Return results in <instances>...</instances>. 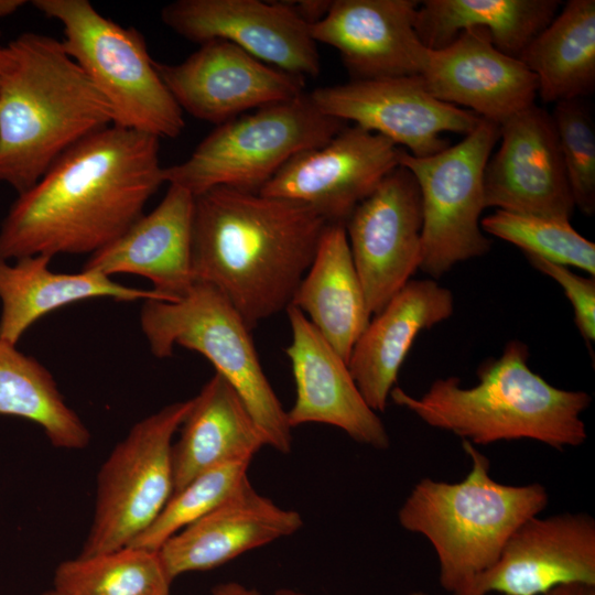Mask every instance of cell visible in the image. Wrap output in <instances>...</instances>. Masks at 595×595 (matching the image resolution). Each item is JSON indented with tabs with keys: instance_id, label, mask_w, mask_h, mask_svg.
Masks as SVG:
<instances>
[{
	"instance_id": "6da1fadb",
	"label": "cell",
	"mask_w": 595,
	"mask_h": 595,
	"mask_svg": "<svg viewBox=\"0 0 595 595\" xmlns=\"http://www.w3.org/2000/svg\"><path fill=\"white\" fill-rule=\"evenodd\" d=\"M158 137L115 125L64 152L0 227V258L89 256L142 215L164 181Z\"/></svg>"
},
{
	"instance_id": "7a4b0ae2",
	"label": "cell",
	"mask_w": 595,
	"mask_h": 595,
	"mask_svg": "<svg viewBox=\"0 0 595 595\" xmlns=\"http://www.w3.org/2000/svg\"><path fill=\"white\" fill-rule=\"evenodd\" d=\"M326 226L296 202L210 188L194 196V280L218 290L252 331L291 304Z\"/></svg>"
},
{
	"instance_id": "3957f363",
	"label": "cell",
	"mask_w": 595,
	"mask_h": 595,
	"mask_svg": "<svg viewBox=\"0 0 595 595\" xmlns=\"http://www.w3.org/2000/svg\"><path fill=\"white\" fill-rule=\"evenodd\" d=\"M113 125V111L62 40L24 32L6 44L0 182L30 190L69 148Z\"/></svg>"
},
{
	"instance_id": "277c9868",
	"label": "cell",
	"mask_w": 595,
	"mask_h": 595,
	"mask_svg": "<svg viewBox=\"0 0 595 595\" xmlns=\"http://www.w3.org/2000/svg\"><path fill=\"white\" fill-rule=\"evenodd\" d=\"M528 360V346L513 339L499 357L478 367L475 386L465 388L459 378L446 377L434 380L421 397L393 387L390 398L428 425L473 445L523 439L555 450L583 444L587 433L581 415L591 396L552 386Z\"/></svg>"
},
{
	"instance_id": "5b68a950",
	"label": "cell",
	"mask_w": 595,
	"mask_h": 595,
	"mask_svg": "<svg viewBox=\"0 0 595 595\" xmlns=\"http://www.w3.org/2000/svg\"><path fill=\"white\" fill-rule=\"evenodd\" d=\"M462 445L472 461L467 476L457 483L422 478L398 512L403 529L432 544L440 585L452 595L490 569L512 533L549 502L541 484L496 482L489 459L470 442Z\"/></svg>"
},
{
	"instance_id": "8992f818",
	"label": "cell",
	"mask_w": 595,
	"mask_h": 595,
	"mask_svg": "<svg viewBox=\"0 0 595 595\" xmlns=\"http://www.w3.org/2000/svg\"><path fill=\"white\" fill-rule=\"evenodd\" d=\"M140 325L158 358L171 357L175 346L207 358L241 398L267 445L290 453L292 428L262 369L251 329L218 290L195 281L177 301L147 300Z\"/></svg>"
},
{
	"instance_id": "52a82bcc",
	"label": "cell",
	"mask_w": 595,
	"mask_h": 595,
	"mask_svg": "<svg viewBox=\"0 0 595 595\" xmlns=\"http://www.w3.org/2000/svg\"><path fill=\"white\" fill-rule=\"evenodd\" d=\"M347 126L323 113L309 93L216 126L164 181L194 196L215 187L260 193L296 153L317 148Z\"/></svg>"
},
{
	"instance_id": "ba28073f",
	"label": "cell",
	"mask_w": 595,
	"mask_h": 595,
	"mask_svg": "<svg viewBox=\"0 0 595 595\" xmlns=\"http://www.w3.org/2000/svg\"><path fill=\"white\" fill-rule=\"evenodd\" d=\"M62 24L66 52L113 111V125L160 138H176L183 111L160 78L144 37L104 17L88 0H34Z\"/></svg>"
},
{
	"instance_id": "9c48e42d",
	"label": "cell",
	"mask_w": 595,
	"mask_h": 595,
	"mask_svg": "<svg viewBox=\"0 0 595 595\" xmlns=\"http://www.w3.org/2000/svg\"><path fill=\"white\" fill-rule=\"evenodd\" d=\"M498 140L499 125L482 119L461 142L433 155L416 158L401 150L399 165L413 174L421 194L420 270L434 280L490 250L480 215L486 208L484 172Z\"/></svg>"
},
{
	"instance_id": "30bf717a",
	"label": "cell",
	"mask_w": 595,
	"mask_h": 595,
	"mask_svg": "<svg viewBox=\"0 0 595 595\" xmlns=\"http://www.w3.org/2000/svg\"><path fill=\"white\" fill-rule=\"evenodd\" d=\"M192 399L138 421L113 447L97 476L93 522L80 556L129 545L158 518L173 485L172 445Z\"/></svg>"
},
{
	"instance_id": "8fae6325",
	"label": "cell",
	"mask_w": 595,
	"mask_h": 595,
	"mask_svg": "<svg viewBox=\"0 0 595 595\" xmlns=\"http://www.w3.org/2000/svg\"><path fill=\"white\" fill-rule=\"evenodd\" d=\"M325 115L353 121L378 133L416 158L445 148V132L470 133L482 121L478 115L443 102L426 89L420 75L350 80L309 93Z\"/></svg>"
},
{
	"instance_id": "7c38bea8",
	"label": "cell",
	"mask_w": 595,
	"mask_h": 595,
	"mask_svg": "<svg viewBox=\"0 0 595 595\" xmlns=\"http://www.w3.org/2000/svg\"><path fill=\"white\" fill-rule=\"evenodd\" d=\"M422 225L420 188L401 165L346 220L350 253L371 315L420 269Z\"/></svg>"
},
{
	"instance_id": "4fadbf2b",
	"label": "cell",
	"mask_w": 595,
	"mask_h": 595,
	"mask_svg": "<svg viewBox=\"0 0 595 595\" xmlns=\"http://www.w3.org/2000/svg\"><path fill=\"white\" fill-rule=\"evenodd\" d=\"M402 148L389 139L346 126L325 144L292 156L261 194L309 206L327 224H343L396 167Z\"/></svg>"
},
{
	"instance_id": "5bb4252c",
	"label": "cell",
	"mask_w": 595,
	"mask_h": 595,
	"mask_svg": "<svg viewBox=\"0 0 595 595\" xmlns=\"http://www.w3.org/2000/svg\"><path fill=\"white\" fill-rule=\"evenodd\" d=\"M162 22L187 41H228L259 61L298 75L321 71L310 24L292 2L176 0L161 10Z\"/></svg>"
},
{
	"instance_id": "9a60e30c",
	"label": "cell",
	"mask_w": 595,
	"mask_h": 595,
	"mask_svg": "<svg viewBox=\"0 0 595 595\" xmlns=\"http://www.w3.org/2000/svg\"><path fill=\"white\" fill-rule=\"evenodd\" d=\"M154 66L183 112L216 126L304 93L305 78L220 39L199 44L181 63L154 61Z\"/></svg>"
},
{
	"instance_id": "2e32d148",
	"label": "cell",
	"mask_w": 595,
	"mask_h": 595,
	"mask_svg": "<svg viewBox=\"0 0 595 595\" xmlns=\"http://www.w3.org/2000/svg\"><path fill=\"white\" fill-rule=\"evenodd\" d=\"M484 172L485 206L570 219L575 203L551 113L536 104L499 125Z\"/></svg>"
},
{
	"instance_id": "e0dca14e",
	"label": "cell",
	"mask_w": 595,
	"mask_h": 595,
	"mask_svg": "<svg viewBox=\"0 0 595 595\" xmlns=\"http://www.w3.org/2000/svg\"><path fill=\"white\" fill-rule=\"evenodd\" d=\"M567 583L595 585V521L585 513L528 519L462 595H543Z\"/></svg>"
},
{
	"instance_id": "ac0fdd59",
	"label": "cell",
	"mask_w": 595,
	"mask_h": 595,
	"mask_svg": "<svg viewBox=\"0 0 595 595\" xmlns=\"http://www.w3.org/2000/svg\"><path fill=\"white\" fill-rule=\"evenodd\" d=\"M415 0H334L310 24L316 43L334 47L350 80L420 75L428 47L415 31Z\"/></svg>"
},
{
	"instance_id": "d6986e66",
	"label": "cell",
	"mask_w": 595,
	"mask_h": 595,
	"mask_svg": "<svg viewBox=\"0 0 595 595\" xmlns=\"http://www.w3.org/2000/svg\"><path fill=\"white\" fill-rule=\"evenodd\" d=\"M285 312L292 332L285 353L295 382V400L286 411L290 426L328 424L360 444L387 450V429L363 398L347 363L298 307L290 304Z\"/></svg>"
},
{
	"instance_id": "ffe728a7",
	"label": "cell",
	"mask_w": 595,
	"mask_h": 595,
	"mask_svg": "<svg viewBox=\"0 0 595 595\" xmlns=\"http://www.w3.org/2000/svg\"><path fill=\"white\" fill-rule=\"evenodd\" d=\"M420 76L436 99L467 107L497 125L534 104L538 96L536 75L520 60L497 50L483 29L462 31L448 45L428 48Z\"/></svg>"
},
{
	"instance_id": "44dd1931",
	"label": "cell",
	"mask_w": 595,
	"mask_h": 595,
	"mask_svg": "<svg viewBox=\"0 0 595 595\" xmlns=\"http://www.w3.org/2000/svg\"><path fill=\"white\" fill-rule=\"evenodd\" d=\"M194 195L169 185L149 214H143L120 237L90 255L83 270L107 277H144L165 301L181 299L195 282L191 262Z\"/></svg>"
},
{
	"instance_id": "7402d4cb",
	"label": "cell",
	"mask_w": 595,
	"mask_h": 595,
	"mask_svg": "<svg viewBox=\"0 0 595 595\" xmlns=\"http://www.w3.org/2000/svg\"><path fill=\"white\" fill-rule=\"evenodd\" d=\"M301 515L277 506L249 484L230 499L188 524L158 550L171 581L212 570L250 550L301 529Z\"/></svg>"
},
{
	"instance_id": "603a6c76",
	"label": "cell",
	"mask_w": 595,
	"mask_h": 595,
	"mask_svg": "<svg viewBox=\"0 0 595 595\" xmlns=\"http://www.w3.org/2000/svg\"><path fill=\"white\" fill-rule=\"evenodd\" d=\"M454 312L450 289L434 279L410 280L375 314L353 347L347 363L367 404L383 412L399 370L418 334Z\"/></svg>"
},
{
	"instance_id": "cb8c5ba5",
	"label": "cell",
	"mask_w": 595,
	"mask_h": 595,
	"mask_svg": "<svg viewBox=\"0 0 595 595\" xmlns=\"http://www.w3.org/2000/svg\"><path fill=\"white\" fill-rule=\"evenodd\" d=\"M178 430L180 437L172 445L173 494L212 467L251 462L267 445L241 398L217 372L192 398Z\"/></svg>"
},
{
	"instance_id": "d4e9b609",
	"label": "cell",
	"mask_w": 595,
	"mask_h": 595,
	"mask_svg": "<svg viewBox=\"0 0 595 595\" xmlns=\"http://www.w3.org/2000/svg\"><path fill=\"white\" fill-rule=\"evenodd\" d=\"M52 257L28 256L14 264L0 258V342L15 345L37 320L68 304L96 298L117 301L161 300L159 293L127 286L96 271L60 273Z\"/></svg>"
},
{
	"instance_id": "484cf974",
	"label": "cell",
	"mask_w": 595,
	"mask_h": 595,
	"mask_svg": "<svg viewBox=\"0 0 595 595\" xmlns=\"http://www.w3.org/2000/svg\"><path fill=\"white\" fill-rule=\"evenodd\" d=\"M291 304L348 363L371 314L343 224H327Z\"/></svg>"
},
{
	"instance_id": "4316f807",
	"label": "cell",
	"mask_w": 595,
	"mask_h": 595,
	"mask_svg": "<svg viewBox=\"0 0 595 595\" xmlns=\"http://www.w3.org/2000/svg\"><path fill=\"white\" fill-rule=\"evenodd\" d=\"M558 0H425L420 2L415 31L430 50L448 45L465 30L483 29L494 46L518 58L555 18Z\"/></svg>"
},
{
	"instance_id": "83f0119b",
	"label": "cell",
	"mask_w": 595,
	"mask_h": 595,
	"mask_svg": "<svg viewBox=\"0 0 595 595\" xmlns=\"http://www.w3.org/2000/svg\"><path fill=\"white\" fill-rule=\"evenodd\" d=\"M544 102L578 99L595 90V1L570 0L521 52Z\"/></svg>"
},
{
	"instance_id": "f1b7e54d",
	"label": "cell",
	"mask_w": 595,
	"mask_h": 595,
	"mask_svg": "<svg viewBox=\"0 0 595 595\" xmlns=\"http://www.w3.org/2000/svg\"><path fill=\"white\" fill-rule=\"evenodd\" d=\"M0 415L37 424L57 448L83 450L90 442L88 428L65 402L51 372L4 342H0Z\"/></svg>"
},
{
	"instance_id": "f546056e",
	"label": "cell",
	"mask_w": 595,
	"mask_h": 595,
	"mask_svg": "<svg viewBox=\"0 0 595 595\" xmlns=\"http://www.w3.org/2000/svg\"><path fill=\"white\" fill-rule=\"evenodd\" d=\"M158 551L131 545L61 562L53 589L61 595H170Z\"/></svg>"
},
{
	"instance_id": "4dcf8cb0",
	"label": "cell",
	"mask_w": 595,
	"mask_h": 595,
	"mask_svg": "<svg viewBox=\"0 0 595 595\" xmlns=\"http://www.w3.org/2000/svg\"><path fill=\"white\" fill-rule=\"evenodd\" d=\"M480 227L485 234L517 246L526 255L595 275V244L576 231L570 219L496 209L480 219Z\"/></svg>"
},
{
	"instance_id": "1f68e13d",
	"label": "cell",
	"mask_w": 595,
	"mask_h": 595,
	"mask_svg": "<svg viewBox=\"0 0 595 595\" xmlns=\"http://www.w3.org/2000/svg\"><path fill=\"white\" fill-rule=\"evenodd\" d=\"M250 461L212 467L175 491L152 524L129 545L158 551L172 536L204 517L250 484Z\"/></svg>"
},
{
	"instance_id": "d6a6232c",
	"label": "cell",
	"mask_w": 595,
	"mask_h": 595,
	"mask_svg": "<svg viewBox=\"0 0 595 595\" xmlns=\"http://www.w3.org/2000/svg\"><path fill=\"white\" fill-rule=\"evenodd\" d=\"M575 207L595 213V126L582 98L555 104L551 113Z\"/></svg>"
},
{
	"instance_id": "836d02e7",
	"label": "cell",
	"mask_w": 595,
	"mask_h": 595,
	"mask_svg": "<svg viewBox=\"0 0 595 595\" xmlns=\"http://www.w3.org/2000/svg\"><path fill=\"white\" fill-rule=\"evenodd\" d=\"M528 261L540 272L552 278L563 289L574 311V322L587 343L595 340V279L582 277L569 267L554 263L533 255Z\"/></svg>"
},
{
	"instance_id": "e575fe53",
	"label": "cell",
	"mask_w": 595,
	"mask_h": 595,
	"mask_svg": "<svg viewBox=\"0 0 595 595\" xmlns=\"http://www.w3.org/2000/svg\"><path fill=\"white\" fill-rule=\"evenodd\" d=\"M543 595H595V585L585 583H567L549 589Z\"/></svg>"
},
{
	"instance_id": "d590c367",
	"label": "cell",
	"mask_w": 595,
	"mask_h": 595,
	"mask_svg": "<svg viewBox=\"0 0 595 595\" xmlns=\"http://www.w3.org/2000/svg\"><path fill=\"white\" fill-rule=\"evenodd\" d=\"M210 595H260L255 588L247 587L238 582L221 583L213 588Z\"/></svg>"
},
{
	"instance_id": "8d00e7d4",
	"label": "cell",
	"mask_w": 595,
	"mask_h": 595,
	"mask_svg": "<svg viewBox=\"0 0 595 595\" xmlns=\"http://www.w3.org/2000/svg\"><path fill=\"white\" fill-rule=\"evenodd\" d=\"M25 3L24 0H0V19L15 13Z\"/></svg>"
},
{
	"instance_id": "74e56055",
	"label": "cell",
	"mask_w": 595,
	"mask_h": 595,
	"mask_svg": "<svg viewBox=\"0 0 595 595\" xmlns=\"http://www.w3.org/2000/svg\"><path fill=\"white\" fill-rule=\"evenodd\" d=\"M4 60H6V44H2L1 42V32H0V85H1L2 72L4 67Z\"/></svg>"
},
{
	"instance_id": "f35d334b",
	"label": "cell",
	"mask_w": 595,
	"mask_h": 595,
	"mask_svg": "<svg viewBox=\"0 0 595 595\" xmlns=\"http://www.w3.org/2000/svg\"><path fill=\"white\" fill-rule=\"evenodd\" d=\"M273 595H304V594L301 592L291 589V588H280L275 591Z\"/></svg>"
},
{
	"instance_id": "ab89813d",
	"label": "cell",
	"mask_w": 595,
	"mask_h": 595,
	"mask_svg": "<svg viewBox=\"0 0 595 595\" xmlns=\"http://www.w3.org/2000/svg\"><path fill=\"white\" fill-rule=\"evenodd\" d=\"M43 595H61L60 593H57L55 589H50V591H46Z\"/></svg>"
},
{
	"instance_id": "60d3db41",
	"label": "cell",
	"mask_w": 595,
	"mask_h": 595,
	"mask_svg": "<svg viewBox=\"0 0 595 595\" xmlns=\"http://www.w3.org/2000/svg\"><path fill=\"white\" fill-rule=\"evenodd\" d=\"M410 595H426V594L423 592L416 591V592L411 593Z\"/></svg>"
}]
</instances>
